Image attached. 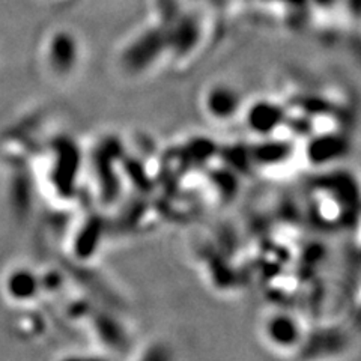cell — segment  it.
<instances>
[{
    "instance_id": "6da1fadb",
    "label": "cell",
    "mask_w": 361,
    "mask_h": 361,
    "mask_svg": "<svg viewBox=\"0 0 361 361\" xmlns=\"http://www.w3.org/2000/svg\"><path fill=\"white\" fill-rule=\"evenodd\" d=\"M5 290L8 295L16 300H30L38 290V280L29 269H16L5 281Z\"/></svg>"
},
{
    "instance_id": "7a4b0ae2",
    "label": "cell",
    "mask_w": 361,
    "mask_h": 361,
    "mask_svg": "<svg viewBox=\"0 0 361 361\" xmlns=\"http://www.w3.org/2000/svg\"><path fill=\"white\" fill-rule=\"evenodd\" d=\"M75 41L71 38V35H68L65 32H59L53 35L50 41V47H49V58L50 62L54 68H65L70 66L71 62L75 59Z\"/></svg>"
}]
</instances>
